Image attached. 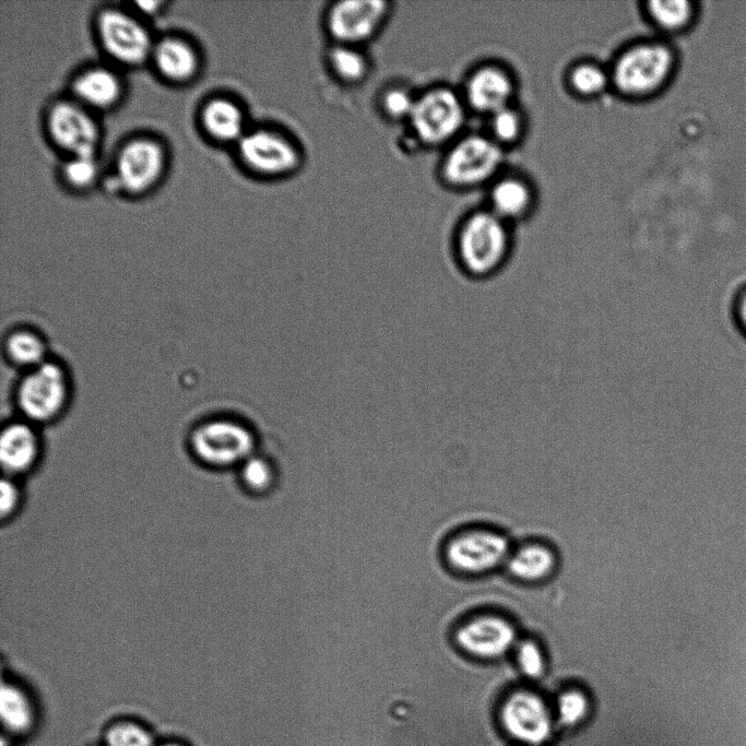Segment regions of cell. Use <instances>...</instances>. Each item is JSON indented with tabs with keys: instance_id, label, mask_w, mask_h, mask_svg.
I'll return each mask as SVG.
<instances>
[{
	"instance_id": "cell-1",
	"label": "cell",
	"mask_w": 746,
	"mask_h": 746,
	"mask_svg": "<svg viewBox=\"0 0 746 746\" xmlns=\"http://www.w3.org/2000/svg\"><path fill=\"white\" fill-rule=\"evenodd\" d=\"M467 113L460 90L442 82L419 87L413 110L402 127L404 147L441 152L464 133Z\"/></svg>"
},
{
	"instance_id": "cell-2",
	"label": "cell",
	"mask_w": 746,
	"mask_h": 746,
	"mask_svg": "<svg viewBox=\"0 0 746 746\" xmlns=\"http://www.w3.org/2000/svg\"><path fill=\"white\" fill-rule=\"evenodd\" d=\"M451 250L466 277L475 282L489 279L505 267L511 252L506 221L492 211L469 213L451 232Z\"/></svg>"
},
{
	"instance_id": "cell-3",
	"label": "cell",
	"mask_w": 746,
	"mask_h": 746,
	"mask_svg": "<svg viewBox=\"0 0 746 746\" xmlns=\"http://www.w3.org/2000/svg\"><path fill=\"white\" fill-rule=\"evenodd\" d=\"M234 149L242 169L263 181L291 179L303 171L307 162L299 138L274 121L251 125Z\"/></svg>"
},
{
	"instance_id": "cell-4",
	"label": "cell",
	"mask_w": 746,
	"mask_h": 746,
	"mask_svg": "<svg viewBox=\"0 0 746 746\" xmlns=\"http://www.w3.org/2000/svg\"><path fill=\"white\" fill-rule=\"evenodd\" d=\"M259 446L256 428L236 414L203 421L192 428L189 436V448L194 459L216 470H236L259 450Z\"/></svg>"
},
{
	"instance_id": "cell-5",
	"label": "cell",
	"mask_w": 746,
	"mask_h": 746,
	"mask_svg": "<svg viewBox=\"0 0 746 746\" xmlns=\"http://www.w3.org/2000/svg\"><path fill=\"white\" fill-rule=\"evenodd\" d=\"M501 162V147L489 135L464 132L441 151L436 175L446 188L467 190L488 181Z\"/></svg>"
},
{
	"instance_id": "cell-6",
	"label": "cell",
	"mask_w": 746,
	"mask_h": 746,
	"mask_svg": "<svg viewBox=\"0 0 746 746\" xmlns=\"http://www.w3.org/2000/svg\"><path fill=\"white\" fill-rule=\"evenodd\" d=\"M389 0H336L321 14V28L328 43L367 47L377 39L394 13Z\"/></svg>"
},
{
	"instance_id": "cell-7",
	"label": "cell",
	"mask_w": 746,
	"mask_h": 746,
	"mask_svg": "<svg viewBox=\"0 0 746 746\" xmlns=\"http://www.w3.org/2000/svg\"><path fill=\"white\" fill-rule=\"evenodd\" d=\"M70 388L67 370L56 360L48 358L26 370L15 390L22 418L35 425L54 422L68 406Z\"/></svg>"
},
{
	"instance_id": "cell-8",
	"label": "cell",
	"mask_w": 746,
	"mask_h": 746,
	"mask_svg": "<svg viewBox=\"0 0 746 746\" xmlns=\"http://www.w3.org/2000/svg\"><path fill=\"white\" fill-rule=\"evenodd\" d=\"M673 62V54L665 45L640 43L619 55L614 63L611 81L626 96H647L665 83Z\"/></svg>"
},
{
	"instance_id": "cell-9",
	"label": "cell",
	"mask_w": 746,
	"mask_h": 746,
	"mask_svg": "<svg viewBox=\"0 0 746 746\" xmlns=\"http://www.w3.org/2000/svg\"><path fill=\"white\" fill-rule=\"evenodd\" d=\"M511 553L509 540L488 529H465L451 533L442 545V559L457 575L476 576L506 565Z\"/></svg>"
},
{
	"instance_id": "cell-10",
	"label": "cell",
	"mask_w": 746,
	"mask_h": 746,
	"mask_svg": "<svg viewBox=\"0 0 746 746\" xmlns=\"http://www.w3.org/2000/svg\"><path fill=\"white\" fill-rule=\"evenodd\" d=\"M97 33L106 54L123 66H139L151 59L155 42L150 29L126 10H103L97 16Z\"/></svg>"
},
{
	"instance_id": "cell-11",
	"label": "cell",
	"mask_w": 746,
	"mask_h": 746,
	"mask_svg": "<svg viewBox=\"0 0 746 746\" xmlns=\"http://www.w3.org/2000/svg\"><path fill=\"white\" fill-rule=\"evenodd\" d=\"M451 640L467 656L497 660L513 651L519 641L514 625L496 614H479L457 624Z\"/></svg>"
},
{
	"instance_id": "cell-12",
	"label": "cell",
	"mask_w": 746,
	"mask_h": 746,
	"mask_svg": "<svg viewBox=\"0 0 746 746\" xmlns=\"http://www.w3.org/2000/svg\"><path fill=\"white\" fill-rule=\"evenodd\" d=\"M165 164V150L157 140L135 138L126 142L119 150L111 178L117 189L129 193H142L158 181Z\"/></svg>"
},
{
	"instance_id": "cell-13",
	"label": "cell",
	"mask_w": 746,
	"mask_h": 746,
	"mask_svg": "<svg viewBox=\"0 0 746 746\" xmlns=\"http://www.w3.org/2000/svg\"><path fill=\"white\" fill-rule=\"evenodd\" d=\"M500 722L510 737L529 746L545 744L554 730V715L544 699L526 689L516 690L505 699Z\"/></svg>"
},
{
	"instance_id": "cell-14",
	"label": "cell",
	"mask_w": 746,
	"mask_h": 746,
	"mask_svg": "<svg viewBox=\"0 0 746 746\" xmlns=\"http://www.w3.org/2000/svg\"><path fill=\"white\" fill-rule=\"evenodd\" d=\"M48 134L70 156L96 154L99 128L90 109L76 100H58L48 109Z\"/></svg>"
},
{
	"instance_id": "cell-15",
	"label": "cell",
	"mask_w": 746,
	"mask_h": 746,
	"mask_svg": "<svg viewBox=\"0 0 746 746\" xmlns=\"http://www.w3.org/2000/svg\"><path fill=\"white\" fill-rule=\"evenodd\" d=\"M513 91L512 78L496 66L474 69L460 88L469 110L488 116L510 106Z\"/></svg>"
},
{
	"instance_id": "cell-16",
	"label": "cell",
	"mask_w": 746,
	"mask_h": 746,
	"mask_svg": "<svg viewBox=\"0 0 746 746\" xmlns=\"http://www.w3.org/2000/svg\"><path fill=\"white\" fill-rule=\"evenodd\" d=\"M42 451L39 435L35 424L21 418L2 427L0 434V463L5 476L31 471L37 463Z\"/></svg>"
},
{
	"instance_id": "cell-17",
	"label": "cell",
	"mask_w": 746,
	"mask_h": 746,
	"mask_svg": "<svg viewBox=\"0 0 746 746\" xmlns=\"http://www.w3.org/2000/svg\"><path fill=\"white\" fill-rule=\"evenodd\" d=\"M322 62L330 79L342 87L364 85L371 76L375 63L367 47L327 43Z\"/></svg>"
},
{
	"instance_id": "cell-18",
	"label": "cell",
	"mask_w": 746,
	"mask_h": 746,
	"mask_svg": "<svg viewBox=\"0 0 746 746\" xmlns=\"http://www.w3.org/2000/svg\"><path fill=\"white\" fill-rule=\"evenodd\" d=\"M201 123L211 139L233 146L251 126L246 107L228 96L206 102L201 111Z\"/></svg>"
},
{
	"instance_id": "cell-19",
	"label": "cell",
	"mask_w": 746,
	"mask_h": 746,
	"mask_svg": "<svg viewBox=\"0 0 746 746\" xmlns=\"http://www.w3.org/2000/svg\"><path fill=\"white\" fill-rule=\"evenodd\" d=\"M75 100L88 109H106L121 97L122 83L118 74L105 67L81 72L72 83Z\"/></svg>"
},
{
	"instance_id": "cell-20",
	"label": "cell",
	"mask_w": 746,
	"mask_h": 746,
	"mask_svg": "<svg viewBox=\"0 0 746 746\" xmlns=\"http://www.w3.org/2000/svg\"><path fill=\"white\" fill-rule=\"evenodd\" d=\"M151 59L157 71L174 82L190 80L199 67L194 48L187 40L175 36L155 42Z\"/></svg>"
},
{
	"instance_id": "cell-21",
	"label": "cell",
	"mask_w": 746,
	"mask_h": 746,
	"mask_svg": "<svg viewBox=\"0 0 746 746\" xmlns=\"http://www.w3.org/2000/svg\"><path fill=\"white\" fill-rule=\"evenodd\" d=\"M509 573L524 582H538L549 578L557 567L555 552L541 543H529L511 550L505 565Z\"/></svg>"
},
{
	"instance_id": "cell-22",
	"label": "cell",
	"mask_w": 746,
	"mask_h": 746,
	"mask_svg": "<svg viewBox=\"0 0 746 746\" xmlns=\"http://www.w3.org/2000/svg\"><path fill=\"white\" fill-rule=\"evenodd\" d=\"M417 90L402 80L383 84L375 95V108L387 123L403 127L415 104Z\"/></svg>"
},
{
	"instance_id": "cell-23",
	"label": "cell",
	"mask_w": 746,
	"mask_h": 746,
	"mask_svg": "<svg viewBox=\"0 0 746 746\" xmlns=\"http://www.w3.org/2000/svg\"><path fill=\"white\" fill-rule=\"evenodd\" d=\"M236 479L244 492L263 496L279 486L281 471L270 455L258 450L236 469Z\"/></svg>"
},
{
	"instance_id": "cell-24",
	"label": "cell",
	"mask_w": 746,
	"mask_h": 746,
	"mask_svg": "<svg viewBox=\"0 0 746 746\" xmlns=\"http://www.w3.org/2000/svg\"><path fill=\"white\" fill-rule=\"evenodd\" d=\"M0 717L3 727L15 735L28 732L35 722V710L29 697L11 682L1 684Z\"/></svg>"
},
{
	"instance_id": "cell-25",
	"label": "cell",
	"mask_w": 746,
	"mask_h": 746,
	"mask_svg": "<svg viewBox=\"0 0 746 746\" xmlns=\"http://www.w3.org/2000/svg\"><path fill=\"white\" fill-rule=\"evenodd\" d=\"M532 191L519 178L507 177L497 181L490 192L492 212L505 221L524 216L532 205Z\"/></svg>"
},
{
	"instance_id": "cell-26",
	"label": "cell",
	"mask_w": 746,
	"mask_h": 746,
	"mask_svg": "<svg viewBox=\"0 0 746 746\" xmlns=\"http://www.w3.org/2000/svg\"><path fill=\"white\" fill-rule=\"evenodd\" d=\"M4 353L10 363L25 371L49 358L44 338L26 328L16 329L7 335Z\"/></svg>"
},
{
	"instance_id": "cell-27",
	"label": "cell",
	"mask_w": 746,
	"mask_h": 746,
	"mask_svg": "<svg viewBox=\"0 0 746 746\" xmlns=\"http://www.w3.org/2000/svg\"><path fill=\"white\" fill-rule=\"evenodd\" d=\"M611 81L602 67L592 62L575 66L569 73L570 87L579 95L592 97L603 93Z\"/></svg>"
},
{
	"instance_id": "cell-28",
	"label": "cell",
	"mask_w": 746,
	"mask_h": 746,
	"mask_svg": "<svg viewBox=\"0 0 746 746\" xmlns=\"http://www.w3.org/2000/svg\"><path fill=\"white\" fill-rule=\"evenodd\" d=\"M556 720L566 727H575L585 720L590 711V700L584 691L568 688L556 700Z\"/></svg>"
},
{
	"instance_id": "cell-29",
	"label": "cell",
	"mask_w": 746,
	"mask_h": 746,
	"mask_svg": "<svg viewBox=\"0 0 746 746\" xmlns=\"http://www.w3.org/2000/svg\"><path fill=\"white\" fill-rule=\"evenodd\" d=\"M647 10L652 21L666 31H674L684 26L691 12L689 2L685 0L650 1Z\"/></svg>"
},
{
	"instance_id": "cell-30",
	"label": "cell",
	"mask_w": 746,
	"mask_h": 746,
	"mask_svg": "<svg viewBox=\"0 0 746 746\" xmlns=\"http://www.w3.org/2000/svg\"><path fill=\"white\" fill-rule=\"evenodd\" d=\"M519 671L530 679L542 677L546 670V655L534 639H519L513 651Z\"/></svg>"
},
{
	"instance_id": "cell-31",
	"label": "cell",
	"mask_w": 746,
	"mask_h": 746,
	"mask_svg": "<svg viewBox=\"0 0 746 746\" xmlns=\"http://www.w3.org/2000/svg\"><path fill=\"white\" fill-rule=\"evenodd\" d=\"M490 138L499 145L518 140L523 131V119L511 106H507L489 116Z\"/></svg>"
},
{
	"instance_id": "cell-32",
	"label": "cell",
	"mask_w": 746,
	"mask_h": 746,
	"mask_svg": "<svg viewBox=\"0 0 746 746\" xmlns=\"http://www.w3.org/2000/svg\"><path fill=\"white\" fill-rule=\"evenodd\" d=\"M106 746H153L152 734L144 726L120 721L110 725L105 733Z\"/></svg>"
},
{
	"instance_id": "cell-33",
	"label": "cell",
	"mask_w": 746,
	"mask_h": 746,
	"mask_svg": "<svg viewBox=\"0 0 746 746\" xmlns=\"http://www.w3.org/2000/svg\"><path fill=\"white\" fill-rule=\"evenodd\" d=\"M98 173L96 154L74 155L63 166L66 180L75 188H86L94 182Z\"/></svg>"
},
{
	"instance_id": "cell-34",
	"label": "cell",
	"mask_w": 746,
	"mask_h": 746,
	"mask_svg": "<svg viewBox=\"0 0 746 746\" xmlns=\"http://www.w3.org/2000/svg\"><path fill=\"white\" fill-rule=\"evenodd\" d=\"M21 489L11 476L3 475L0 481V516L1 519L11 518L21 504Z\"/></svg>"
},
{
	"instance_id": "cell-35",
	"label": "cell",
	"mask_w": 746,
	"mask_h": 746,
	"mask_svg": "<svg viewBox=\"0 0 746 746\" xmlns=\"http://www.w3.org/2000/svg\"><path fill=\"white\" fill-rule=\"evenodd\" d=\"M735 317L739 328L746 334V289L741 293L735 303Z\"/></svg>"
},
{
	"instance_id": "cell-36",
	"label": "cell",
	"mask_w": 746,
	"mask_h": 746,
	"mask_svg": "<svg viewBox=\"0 0 746 746\" xmlns=\"http://www.w3.org/2000/svg\"><path fill=\"white\" fill-rule=\"evenodd\" d=\"M137 7L145 14H152L159 9L161 2L156 1H138Z\"/></svg>"
},
{
	"instance_id": "cell-37",
	"label": "cell",
	"mask_w": 746,
	"mask_h": 746,
	"mask_svg": "<svg viewBox=\"0 0 746 746\" xmlns=\"http://www.w3.org/2000/svg\"><path fill=\"white\" fill-rule=\"evenodd\" d=\"M161 746H182V745L177 744V743H165V744H162Z\"/></svg>"
}]
</instances>
